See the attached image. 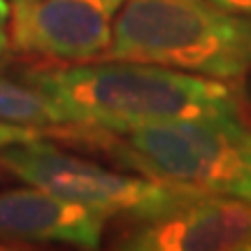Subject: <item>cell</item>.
Returning a JSON list of instances; mask_svg holds the SVG:
<instances>
[{"label":"cell","instance_id":"cell-6","mask_svg":"<svg viewBox=\"0 0 251 251\" xmlns=\"http://www.w3.org/2000/svg\"><path fill=\"white\" fill-rule=\"evenodd\" d=\"M251 244V202L221 193H196L161 214L130 219L117 249L233 251Z\"/></svg>","mask_w":251,"mask_h":251},{"label":"cell","instance_id":"cell-14","mask_svg":"<svg viewBox=\"0 0 251 251\" xmlns=\"http://www.w3.org/2000/svg\"><path fill=\"white\" fill-rule=\"evenodd\" d=\"M247 251H251V244H249V249H247Z\"/></svg>","mask_w":251,"mask_h":251},{"label":"cell","instance_id":"cell-3","mask_svg":"<svg viewBox=\"0 0 251 251\" xmlns=\"http://www.w3.org/2000/svg\"><path fill=\"white\" fill-rule=\"evenodd\" d=\"M242 119H175L128 130L77 128L75 137L117 156L140 175L205 193L230 196L247 140Z\"/></svg>","mask_w":251,"mask_h":251},{"label":"cell","instance_id":"cell-13","mask_svg":"<svg viewBox=\"0 0 251 251\" xmlns=\"http://www.w3.org/2000/svg\"><path fill=\"white\" fill-rule=\"evenodd\" d=\"M249 77H247V84H244V98H247V107H249L251 112V70L247 72Z\"/></svg>","mask_w":251,"mask_h":251},{"label":"cell","instance_id":"cell-4","mask_svg":"<svg viewBox=\"0 0 251 251\" xmlns=\"http://www.w3.org/2000/svg\"><path fill=\"white\" fill-rule=\"evenodd\" d=\"M0 165L30 186L45 188L63 200L105 216L121 214L128 219H144L202 193L198 188L158 181L147 175L102 168L61 149L49 135L9 144L0 153Z\"/></svg>","mask_w":251,"mask_h":251},{"label":"cell","instance_id":"cell-10","mask_svg":"<svg viewBox=\"0 0 251 251\" xmlns=\"http://www.w3.org/2000/svg\"><path fill=\"white\" fill-rule=\"evenodd\" d=\"M230 196L251 202V130L247 133V140H244L242 168H240V175H237V181H235Z\"/></svg>","mask_w":251,"mask_h":251},{"label":"cell","instance_id":"cell-9","mask_svg":"<svg viewBox=\"0 0 251 251\" xmlns=\"http://www.w3.org/2000/svg\"><path fill=\"white\" fill-rule=\"evenodd\" d=\"M42 135H49V137H61L54 130H47V128H30V126H17V124H0V153L2 149H7L9 144L17 142H26V140H33V137H42ZM2 168V165H0Z\"/></svg>","mask_w":251,"mask_h":251},{"label":"cell","instance_id":"cell-5","mask_svg":"<svg viewBox=\"0 0 251 251\" xmlns=\"http://www.w3.org/2000/svg\"><path fill=\"white\" fill-rule=\"evenodd\" d=\"M124 0H14L9 45L68 63L105 58Z\"/></svg>","mask_w":251,"mask_h":251},{"label":"cell","instance_id":"cell-12","mask_svg":"<svg viewBox=\"0 0 251 251\" xmlns=\"http://www.w3.org/2000/svg\"><path fill=\"white\" fill-rule=\"evenodd\" d=\"M214 5L224 7L226 12H233L237 17L251 19V0H212Z\"/></svg>","mask_w":251,"mask_h":251},{"label":"cell","instance_id":"cell-1","mask_svg":"<svg viewBox=\"0 0 251 251\" xmlns=\"http://www.w3.org/2000/svg\"><path fill=\"white\" fill-rule=\"evenodd\" d=\"M72 128L128 130L175 119H242L237 91L221 79L135 61H89L26 75Z\"/></svg>","mask_w":251,"mask_h":251},{"label":"cell","instance_id":"cell-11","mask_svg":"<svg viewBox=\"0 0 251 251\" xmlns=\"http://www.w3.org/2000/svg\"><path fill=\"white\" fill-rule=\"evenodd\" d=\"M9 14L12 5L7 0H0V54L9 47Z\"/></svg>","mask_w":251,"mask_h":251},{"label":"cell","instance_id":"cell-7","mask_svg":"<svg viewBox=\"0 0 251 251\" xmlns=\"http://www.w3.org/2000/svg\"><path fill=\"white\" fill-rule=\"evenodd\" d=\"M107 219L40 186L0 193V242H58L98 249Z\"/></svg>","mask_w":251,"mask_h":251},{"label":"cell","instance_id":"cell-15","mask_svg":"<svg viewBox=\"0 0 251 251\" xmlns=\"http://www.w3.org/2000/svg\"><path fill=\"white\" fill-rule=\"evenodd\" d=\"M12 2H14V0H12Z\"/></svg>","mask_w":251,"mask_h":251},{"label":"cell","instance_id":"cell-2","mask_svg":"<svg viewBox=\"0 0 251 251\" xmlns=\"http://www.w3.org/2000/svg\"><path fill=\"white\" fill-rule=\"evenodd\" d=\"M102 61L151 63L235 81L251 70V19L212 0H124Z\"/></svg>","mask_w":251,"mask_h":251},{"label":"cell","instance_id":"cell-8","mask_svg":"<svg viewBox=\"0 0 251 251\" xmlns=\"http://www.w3.org/2000/svg\"><path fill=\"white\" fill-rule=\"evenodd\" d=\"M0 124L47 128L61 137H68L72 126H68L65 114L54 100L33 84H21L0 75Z\"/></svg>","mask_w":251,"mask_h":251}]
</instances>
